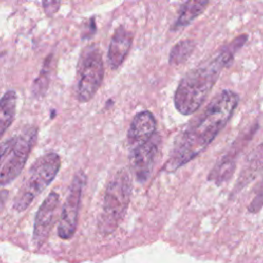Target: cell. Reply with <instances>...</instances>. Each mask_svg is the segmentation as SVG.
<instances>
[{
	"instance_id": "8992f818",
	"label": "cell",
	"mask_w": 263,
	"mask_h": 263,
	"mask_svg": "<svg viewBox=\"0 0 263 263\" xmlns=\"http://www.w3.org/2000/svg\"><path fill=\"white\" fill-rule=\"evenodd\" d=\"M38 128L29 126L16 136V141L0 163V186L10 184L22 173L36 143Z\"/></svg>"
},
{
	"instance_id": "7a4b0ae2",
	"label": "cell",
	"mask_w": 263,
	"mask_h": 263,
	"mask_svg": "<svg viewBox=\"0 0 263 263\" xmlns=\"http://www.w3.org/2000/svg\"><path fill=\"white\" fill-rule=\"evenodd\" d=\"M247 35H240L223 47L210 62L191 69L180 80L174 96L175 107L182 115H191L204 103L221 71L230 66L234 53L247 41Z\"/></svg>"
},
{
	"instance_id": "5b68a950",
	"label": "cell",
	"mask_w": 263,
	"mask_h": 263,
	"mask_svg": "<svg viewBox=\"0 0 263 263\" xmlns=\"http://www.w3.org/2000/svg\"><path fill=\"white\" fill-rule=\"evenodd\" d=\"M104 78V63L100 48L86 46L78 62V81L76 97L80 103L90 101L100 88Z\"/></svg>"
},
{
	"instance_id": "e0dca14e",
	"label": "cell",
	"mask_w": 263,
	"mask_h": 263,
	"mask_svg": "<svg viewBox=\"0 0 263 263\" xmlns=\"http://www.w3.org/2000/svg\"><path fill=\"white\" fill-rule=\"evenodd\" d=\"M51 58L52 55H48L45 60L42 70L40 71L39 76L35 79L32 91L35 97H42L48 87L49 78H50V67H51Z\"/></svg>"
},
{
	"instance_id": "d6986e66",
	"label": "cell",
	"mask_w": 263,
	"mask_h": 263,
	"mask_svg": "<svg viewBox=\"0 0 263 263\" xmlns=\"http://www.w3.org/2000/svg\"><path fill=\"white\" fill-rule=\"evenodd\" d=\"M62 0H42V7L47 16H53L60 9Z\"/></svg>"
},
{
	"instance_id": "5bb4252c",
	"label": "cell",
	"mask_w": 263,
	"mask_h": 263,
	"mask_svg": "<svg viewBox=\"0 0 263 263\" xmlns=\"http://www.w3.org/2000/svg\"><path fill=\"white\" fill-rule=\"evenodd\" d=\"M263 170V144L257 146L248 156L243 171H241L240 177L237 182V186H245L250 179L254 178L258 172Z\"/></svg>"
},
{
	"instance_id": "3957f363",
	"label": "cell",
	"mask_w": 263,
	"mask_h": 263,
	"mask_svg": "<svg viewBox=\"0 0 263 263\" xmlns=\"http://www.w3.org/2000/svg\"><path fill=\"white\" fill-rule=\"evenodd\" d=\"M133 190L132 175L128 170L121 168L109 181L99 216L98 228L103 235L111 234L122 221L128 208Z\"/></svg>"
},
{
	"instance_id": "4fadbf2b",
	"label": "cell",
	"mask_w": 263,
	"mask_h": 263,
	"mask_svg": "<svg viewBox=\"0 0 263 263\" xmlns=\"http://www.w3.org/2000/svg\"><path fill=\"white\" fill-rule=\"evenodd\" d=\"M16 99L14 90H7L0 99V139L14 120Z\"/></svg>"
},
{
	"instance_id": "ac0fdd59",
	"label": "cell",
	"mask_w": 263,
	"mask_h": 263,
	"mask_svg": "<svg viewBox=\"0 0 263 263\" xmlns=\"http://www.w3.org/2000/svg\"><path fill=\"white\" fill-rule=\"evenodd\" d=\"M262 208H263V179L255 187L254 197L248 206V211L252 214H256Z\"/></svg>"
},
{
	"instance_id": "9c48e42d",
	"label": "cell",
	"mask_w": 263,
	"mask_h": 263,
	"mask_svg": "<svg viewBox=\"0 0 263 263\" xmlns=\"http://www.w3.org/2000/svg\"><path fill=\"white\" fill-rule=\"evenodd\" d=\"M59 203L60 196L57 192L52 191L45 197L36 213L33 228V243L37 248L42 247L50 234L57 218Z\"/></svg>"
},
{
	"instance_id": "ffe728a7",
	"label": "cell",
	"mask_w": 263,
	"mask_h": 263,
	"mask_svg": "<svg viewBox=\"0 0 263 263\" xmlns=\"http://www.w3.org/2000/svg\"><path fill=\"white\" fill-rule=\"evenodd\" d=\"M15 141H16V136H13L0 144V163L2 162V160L4 159V157L6 156L8 151L12 148Z\"/></svg>"
},
{
	"instance_id": "ba28073f",
	"label": "cell",
	"mask_w": 263,
	"mask_h": 263,
	"mask_svg": "<svg viewBox=\"0 0 263 263\" xmlns=\"http://www.w3.org/2000/svg\"><path fill=\"white\" fill-rule=\"evenodd\" d=\"M158 146L159 137L155 134L147 142L129 149L130 170L139 182H145L150 177Z\"/></svg>"
},
{
	"instance_id": "7c38bea8",
	"label": "cell",
	"mask_w": 263,
	"mask_h": 263,
	"mask_svg": "<svg viewBox=\"0 0 263 263\" xmlns=\"http://www.w3.org/2000/svg\"><path fill=\"white\" fill-rule=\"evenodd\" d=\"M249 139L250 137L245 139L241 142V144H239L240 139L236 140L235 143H233V145L230 147L227 153L218 160L216 165L213 167V170L209 174V178H208L209 181L214 182L216 185H221L231 178L235 168L237 155L241 150V147L243 146V144L248 142Z\"/></svg>"
},
{
	"instance_id": "7402d4cb",
	"label": "cell",
	"mask_w": 263,
	"mask_h": 263,
	"mask_svg": "<svg viewBox=\"0 0 263 263\" xmlns=\"http://www.w3.org/2000/svg\"><path fill=\"white\" fill-rule=\"evenodd\" d=\"M7 197H8V192L6 190H1L0 191V213L3 211L4 209V205L6 203V200H7Z\"/></svg>"
},
{
	"instance_id": "277c9868",
	"label": "cell",
	"mask_w": 263,
	"mask_h": 263,
	"mask_svg": "<svg viewBox=\"0 0 263 263\" xmlns=\"http://www.w3.org/2000/svg\"><path fill=\"white\" fill-rule=\"evenodd\" d=\"M61 167V157L55 152H48L38 157L29 168L16 195L12 208L21 213L27 210L33 200L53 181Z\"/></svg>"
},
{
	"instance_id": "44dd1931",
	"label": "cell",
	"mask_w": 263,
	"mask_h": 263,
	"mask_svg": "<svg viewBox=\"0 0 263 263\" xmlns=\"http://www.w3.org/2000/svg\"><path fill=\"white\" fill-rule=\"evenodd\" d=\"M95 32H96V23H95L93 17H92L91 20H89V25L87 27V32L82 34V38H89V36H91Z\"/></svg>"
},
{
	"instance_id": "2e32d148",
	"label": "cell",
	"mask_w": 263,
	"mask_h": 263,
	"mask_svg": "<svg viewBox=\"0 0 263 263\" xmlns=\"http://www.w3.org/2000/svg\"><path fill=\"white\" fill-rule=\"evenodd\" d=\"M194 47L195 43L191 39L179 41L171 49L168 55V63L173 66H179L185 63L193 52Z\"/></svg>"
},
{
	"instance_id": "9a60e30c",
	"label": "cell",
	"mask_w": 263,
	"mask_h": 263,
	"mask_svg": "<svg viewBox=\"0 0 263 263\" xmlns=\"http://www.w3.org/2000/svg\"><path fill=\"white\" fill-rule=\"evenodd\" d=\"M208 4L209 0H187L180 9L179 17L174 28L179 29L189 25L204 11Z\"/></svg>"
},
{
	"instance_id": "30bf717a",
	"label": "cell",
	"mask_w": 263,
	"mask_h": 263,
	"mask_svg": "<svg viewBox=\"0 0 263 263\" xmlns=\"http://www.w3.org/2000/svg\"><path fill=\"white\" fill-rule=\"evenodd\" d=\"M156 132V119L150 111L139 112L130 122L127 130L129 149L150 140Z\"/></svg>"
},
{
	"instance_id": "6da1fadb",
	"label": "cell",
	"mask_w": 263,
	"mask_h": 263,
	"mask_svg": "<svg viewBox=\"0 0 263 263\" xmlns=\"http://www.w3.org/2000/svg\"><path fill=\"white\" fill-rule=\"evenodd\" d=\"M238 101V96L230 89H223L216 95L176 139L163 171L173 173L205 150L228 123Z\"/></svg>"
},
{
	"instance_id": "8fae6325",
	"label": "cell",
	"mask_w": 263,
	"mask_h": 263,
	"mask_svg": "<svg viewBox=\"0 0 263 263\" xmlns=\"http://www.w3.org/2000/svg\"><path fill=\"white\" fill-rule=\"evenodd\" d=\"M133 39V33L123 26H119L115 30L108 49V64L111 69L115 70L119 68L124 62L130 49Z\"/></svg>"
},
{
	"instance_id": "52a82bcc",
	"label": "cell",
	"mask_w": 263,
	"mask_h": 263,
	"mask_svg": "<svg viewBox=\"0 0 263 263\" xmlns=\"http://www.w3.org/2000/svg\"><path fill=\"white\" fill-rule=\"evenodd\" d=\"M85 181V174L78 172L71 182L58 225V235L62 239H70L75 234Z\"/></svg>"
}]
</instances>
